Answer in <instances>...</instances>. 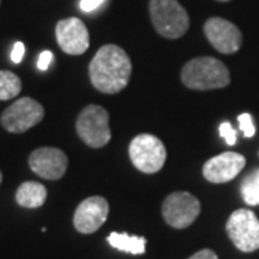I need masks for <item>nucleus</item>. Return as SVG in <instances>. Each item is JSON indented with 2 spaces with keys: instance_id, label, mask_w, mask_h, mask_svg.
I'll use <instances>...</instances> for the list:
<instances>
[{
  "instance_id": "nucleus-1",
  "label": "nucleus",
  "mask_w": 259,
  "mask_h": 259,
  "mask_svg": "<svg viewBox=\"0 0 259 259\" xmlns=\"http://www.w3.org/2000/svg\"><path fill=\"white\" fill-rule=\"evenodd\" d=\"M131 59L122 48L105 45L98 49L90 62V79L102 94H117L130 82Z\"/></svg>"
},
{
  "instance_id": "nucleus-2",
  "label": "nucleus",
  "mask_w": 259,
  "mask_h": 259,
  "mask_svg": "<svg viewBox=\"0 0 259 259\" xmlns=\"http://www.w3.org/2000/svg\"><path fill=\"white\" fill-rule=\"evenodd\" d=\"M182 82L196 91L225 88L231 82L229 69L222 61L212 56H200L189 61L182 69Z\"/></svg>"
},
{
  "instance_id": "nucleus-3",
  "label": "nucleus",
  "mask_w": 259,
  "mask_h": 259,
  "mask_svg": "<svg viewBox=\"0 0 259 259\" xmlns=\"http://www.w3.org/2000/svg\"><path fill=\"white\" fill-rule=\"evenodd\" d=\"M150 15L158 35L167 39L182 37L190 25L187 12L177 0H150Z\"/></svg>"
},
{
  "instance_id": "nucleus-4",
  "label": "nucleus",
  "mask_w": 259,
  "mask_h": 259,
  "mask_svg": "<svg viewBox=\"0 0 259 259\" xmlns=\"http://www.w3.org/2000/svg\"><path fill=\"white\" fill-rule=\"evenodd\" d=\"M128 154L134 167L146 175L160 171L167 158V151L163 141L153 134H140L131 140Z\"/></svg>"
},
{
  "instance_id": "nucleus-5",
  "label": "nucleus",
  "mask_w": 259,
  "mask_h": 259,
  "mask_svg": "<svg viewBox=\"0 0 259 259\" xmlns=\"http://www.w3.org/2000/svg\"><path fill=\"white\" fill-rule=\"evenodd\" d=\"M76 133L91 148H101L111 140L110 115L100 105H88L76 118Z\"/></svg>"
},
{
  "instance_id": "nucleus-6",
  "label": "nucleus",
  "mask_w": 259,
  "mask_h": 259,
  "mask_svg": "<svg viewBox=\"0 0 259 259\" xmlns=\"http://www.w3.org/2000/svg\"><path fill=\"white\" fill-rule=\"evenodd\" d=\"M45 117V110L42 104L30 97H23L8 107L2 117L0 122L3 128L13 134H22L32 127L37 125Z\"/></svg>"
},
{
  "instance_id": "nucleus-7",
  "label": "nucleus",
  "mask_w": 259,
  "mask_h": 259,
  "mask_svg": "<svg viewBox=\"0 0 259 259\" xmlns=\"http://www.w3.org/2000/svg\"><path fill=\"white\" fill-rule=\"evenodd\" d=\"M226 232L233 245L242 252L259 249V219L249 209H238L226 223Z\"/></svg>"
},
{
  "instance_id": "nucleus-8",
  "label": "nucleus",
  "mask_w": 259,
  "mask_h": 259,
  "mask_svg": "<svg viewBox=\"0 0 259 259\" xmlns=\"http://www.w3.org/2000/svg\"><path fill=\"white\" fill-rule=\"evenodd\" d=\"M161 213L167 225L175 229H186L197 219L200 202L189 192H175L164 199Z\"/></svg>"
},
{
  "instance_id": "nucleus-9",
  "label": "nucleus",
  "mask_w": 259,
  "mask_h": 259,
  "mask_svg": "<svg viewBox=\"0 0 259 259\" xmlns=\"http://www.w3.org/2000/svg\"><path fill=\"white\" fill-rule=\"evenodd\" d=\"M30 170L42 179L59 180L68 168V157L61 148L39 147L29 156Z\"/></svg>"
},
{
  "instance_id": "nucleus-10",
  "label": "nucleus",
  "mask_w": 259,
  "mask_h": 259,
  "mask_svg": "<svg viewBox=\"0 0 259 259\" xmlns=\"http://www.w3.org/2000/svg\"><path fill=\"white\" fill-rule=\"evenodd\" d=\"M110 213V204L101 196H91L78 204L74 214V226L83 235L97 232L105 223Z\"/></svg>"
},
{
  "instance_id": "nucleus-11",
  "label": "nucleus",
  "mask_w": 259,
  "mask_h": 259,
  "mask_svg": "<svg viewBox=\"0 0 259 259\" xmlns=\"http://www.w3.org/2000/svg\"><path fill=\"white\" fill-rule=\"evenodd\" d=\"M56 40L68 55H82L90 48V33L78 18L62 19L56 23Z\"/></svg>"
},
{
  "instance_id": "nucleus-12",
  "label": "nucleus",
  "mask_w": 259,
  "mask_h": 259,
  "mask_svg": "<svg viewBox=\"0 0 259 259\" xmlns=\"http://www.w3.org/2000/svg\"><path fill=\"white\" fill-rule=\"evenodd\" d=\"M204 35L212 44V47L225 55L235 54L242 47L241 30L226 19H209L204 23Z\"/></svg>"
},
{
  "instance_id": "nucleus-13",
  "label": "nucleus",
  "mask_w": 259,
  "mask_h": 259,
  "mask_svg": "<svg viewBox=\"0 0 259 259\" xmlns=\"http://www.w3.org/2000/svg\"><path fill=\"white\" fill-rule=\"evenodd\" d=\"M246 164L245 157L239 153L226 151L209 158L203 166V176L210 183H228L243 170Z\"/></svg>"
},
{
  "instance_id": "nucleus-14",
  "label": "nucleus",
  "mask_w": 259,
  "mask_h": 259,
  "mask_svg": "<svg viewBox=\"0 0 259 259\" xmlns=\"http://www.w3.org/2000/svg\"><path fill=\"white\" fill-rule=\"evenodd\" d=\"M48 197L47 187L37 182H25L16 190V202L26 209H36L45 203Z\"/></svg>"
},
{
  "instance_id": "nucleus-15",
  "label": "nucleus",
  "mask_w": 259,
  "mask_h": 259,
  "mask_svg": "<svg viewBox=\"0 0 259 259\" xmlns=\"http://www.w3.org/2000/svg\"><path fill=\"white\" fill-rule=\"evenodd\" d=\"M107 241L112 248L121 252H127L133 255H143L146 252V238L143 236H131L128 233L112 232L108 235Z\"/></svg>"
},
{
  "instance_id": "nucleus-16",
  "label": "nucleus",
  "mask_w": 259,
  "mask_h": 259,
  "mask_svg": "<svg viewBox=\"0 0 259 259\" xmlns=\"http://www.w3.org/2000/svg\"><path fill=\"white\" fill-rule=\"evenodd\" d=\"M241 194L243 202L249 206L259 204V167L248 173L241 183Z\"/></svg>"
},
{
  "instance_id": "nucleus-17",
  "label": "nucleus",
  "mask_w": 259,
  "mask_h": 259,
  "mask_svg": "<svg viewBox=\"0 0 259 259\" xmlns=\"http://www.w3.org/2000/svg\"><path fill=\"white\" fill-rule=\"evenodd\" d=\"M22 91V81L10 71H0V101L16 98Z\"/></svg>"
},
{
  "instance_id": "nucleus-18",
  "label": "nucleus",
  "mask_w": 259,
  "mask_h": 259,
  "mask_svg": "<svg viewBox=\"0 0 259 259\" xmlns=\"http://www.w3.org/2000/svg\"><path fill=\"white\" fill-rule=\"evenodd\" d=\"M238 121H239V127H241L242 133L246 139H250L255 136V125H253V118L250 114L243 112L238 117Z\"/></svg>"
},
{
  "instance_id": "nucleus-19",
  "label": "nucleus",
  "mask_w": 259,
  "mask_h": 259,
  "mask_svg": "<svg viewBox=\"0 0 259 259\" xmlns=\"http://www.w3.org/2000/svg\"><path fill=\"white\" fill-rule=\"evenodd\" d=\"M219 134H221V137L226 141L228 146H235V144H236L238 133H236V130L232 127L231 122H228V121L222 122L221 127H219Z\"/></svg>"
},
{
  "instance_id": "nucleus-20",
  "label": "nucleus",
  "mask_w": 259,
  "mask_h": 259,
  "mask_svg": "<svg viewBox=\"0 0 259 259\" xmlns=\"http://www.w3.org/2000/svg\"><path fill=\"white\" fill-rule=\"evenodd\" d=\"M25 56V45L22 42H16L13 45V49H12V54H10V59L13 64H20L22 59Z\"/></svg>"
},
{
  "instance_id": "nucleus-21",
  "label": "nucleus",
  "mask_w": 259,
  "mask_h": 259,
  "mask_svg": "<svg viewBox=\"0 0 259 259\" xmlns=\"http://www.w3.org/2000/svg\"><path fill=\"white\" fill-rule=\"evenodd\" d=\"M52 59H54V55H52V52L51 51H44L39 58H37V68L40 69V71H47L48 68H49V64L52 62Z\"/></svg>"
},
{
  "instance_id": "nucleus-22",
  "label": "nucleus",
  "mask_w": 259,
  "mask_h": 259,
  "mask_svg": "<svg viewBox=\"0 0 259 259\" xmlns=\"http://www.w3.org/2000/svg\"><path fill=\"white\" fill-rule=\"evenodd\" d=\"M104 2H105V0H81L79 8H81L82 12L90 13V12H93V10H95L97 8H100Z\"/></svg>"
},
{
  "instance_id": "nucleus-23",
  "label": "nucleus",
  "mask_w": 259,
  "mask_h": 259,
  "mask_svg": "<svg viewBox=\"0 0 259 259\" xmlns=\"http://www.w3.org/2000/svg\"><path fill=\"white\" fill-rule=\"evenodd\" d=\"M189 259H219L218 255L213 252L212 249H202L199 252H196L194 255H192Z\"/></svg>"
},
{
  "instance_id": "nucleus-24",
  "label": "nucleus",
  "mask_w": 259,
  "mask_h": 259,
  "mask_svg": "<svg viewBox=\"0 0 259 259\" xmlns=\"http://www.w3.org/2000/svg\"><path fill=\"white\" fill-rule=\"evenodd\" d=\"M2 180H3V175H2V171H0V185H2Z\"/></svg>"
},
{
  "instance_id": "nucleus-25",
  "label": "nucleus",
  "mask_w": 259,
  "mask_h": 259,
  "mask_svg": "<svg viewBox=\"0 0 259 259\" xmlns=\"http://www.w3.org/2000/svg\"><path fill=\"white\" fill-rule=\"evenodd\" d=\"M218 2H229V0H218Z\"/></svg>"
}]
</instances>
